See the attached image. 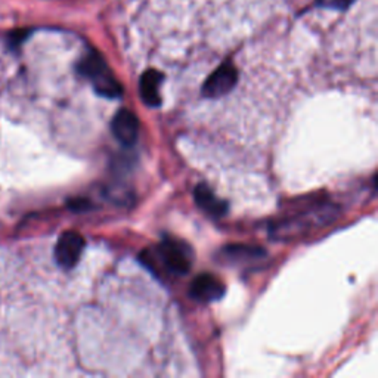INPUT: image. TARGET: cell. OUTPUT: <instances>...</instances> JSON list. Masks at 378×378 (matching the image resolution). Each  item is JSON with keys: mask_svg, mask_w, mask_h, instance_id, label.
Masks as SVG:
<instances>
[{"mask_svg": "<svg viewBox=\"0 0 378 378\" xmlns=\"http://www.w3.org/2000/svg\"><path fill=\"white\" fill-rule=\"evenodd\" d=\"M77 71L93 84L98 95L110 99L122 96V84L114 77L108 64L96 50H91L89 54H86L81 58L77 65Z\"/></svg>", "mask_w": 378, "mask_h": 378, "instance_id": "1", "label": "cell"}, {"mask_svg": "<svg viewBox=\"0 0 378 378\" xmlns=\"http://www.w3.org/2000/svg\"><path fill=\"white\" fill-rule=\"evenodd\" d=\"M159 257L167 270L179 275H185L193 265L191 250L175 239H164L159 246Z\"/></svg>", "mask_w": 378, "mask_h": 378, "instance_id": "2", "label": "cell"}, {"mask_svg": "<svg viewBox=\"0 0 378 378\" xmlns=\"http://www.w3.org/2000/svg\"><path fill=\"white\" fill-rule=\"evenodd\" d=\"M236 68L232 62H223L209 76L202 86V95L207 98H220L228 95L236 84Z\"/></svg>", "mask_w": 378, "mask_h": 378, "instance_id": "3", "label": "cell"}, {"mask_svg": "<svg viewBox=\"0 0 378 378\" xmlns=\"http://www.w3.org/2000/svg\"><path fill=\"white\" fill-rule=\"evenodd\" d=\"M84 248V238L74 232H64L55 247V260L64 269H73L81 257Z\"/></svg>", "mask_w": 378, "mask_h": 378, "instance_id": "4", "label": "cell"}, {"mask_svg": "<svg viewBox=\"0 0 378 378\" xmlns=\"http://www.w3.org/2000/svg\"><path fill=\"white\" fill-rule=\"evenodd\" d=\"M111 130L120 144L132 147L137 141V136H139V120L132 111L120 110L113 118Z\"/></svg>", "mask_w": 378, "mask_h": 378, "instance_id": "5", "label": "cell"}, {"mask_svg": "<svg viewBox=\"0 0 378 378\" xmlns=\"http://www.w3.org/2000/svg\"><path fill=\"white\" fill-rule=\"evenodd\" d=\"M223 294H225V285L210 273L198 275L189 288V296L201 303L216 302L222 299Z\"/></svg>", "mask_w": 378, "mask_h": 378, "instance_id": "6", "label": "cell"}, {"mask_svg": "<svg viewBox=\"0 0 378 378\" xmlns=\"http://www.w3.org/2000/svg\"><path fill=\"white\" fill-rule=\"evenodd\" d=\"M195 202L198 207L212 217H222L228 213V204L225 200L216 197V194L207 185H198L195 188Z\"/></svg>", "mask_w": 378, "mask_h": 378, "instance_id": "7", "label": "cell"}, {"mask_svg": "<svg viewBox=\"0 0 378 378\" xmlns=\"http://www.w3.org/2000/svg\"><path fill=\"white\" fill-rule=\"evenodd\" d=\"M164 76L160 71L148 70L141 77V98L144 99L148 107H159L161 104L160 96V86L163 83Z\"/></svg>", "mask_w": 378, "mask_h": 378, "instance_id": "8", "label": "cell"}, {"mask_svg": "<svg viewBox=\"0 0 378 378\" xmlns=\"http://www.w3.org/2000/svg\"><path fill=\"white\" fill-rule=\"evenodd\" d=\"M225 253L229 254L231 259H239V257H248V259H256V257L262 256V250L257 247H247V246H229L225 250Z\"/></svg>", "mask_w": 378, "mask_h": 378, "instance_id": "9", "label": "cell"}, {"mask_svg": "<svg viewBox=\"0 0 378 378\" xmlns=\"http://www.w3.org/2000/svg\"><path fill=\"white\" fill-rule=\"evenodd\" d=\"M353 0H318V4L323 8H333V9H345L352 5Z\"/></svg>", "mask_w": 378, "mask_h": 378, "instance_id": "10", "label": "cell"}, {"mask_svg": "<svg viewBox=\"0 0 378 378\" xmlns=\"http://www.w3.org/2000/svg\"><path fill=\"white\" fill-rule=\"evenodd\" d=\"M27 36H28V31H24V30L13 31V33L11 34V43H12L13 46L20 45V43H23V42H24V39H25Z\"/></svg>", "mask_w": 378, "mask_h": 378, "instance_id": "11", "label": "cell"}, {"mask_svg": "<svg viewBox=\"0 0 378 378\" xmlns=\"http://www.w3.org/2000/svg\"><path fill=\"white\" fill-rule=\"evenodd\" d=\"M70 207H71L73 210L81 212V210L89 209V202H88V200H73V201L70 202Z\"/></svg>", "mask_w": 378, "mask_h": 378, "instance_id": "12", "label": "cell"}]
</instances>
